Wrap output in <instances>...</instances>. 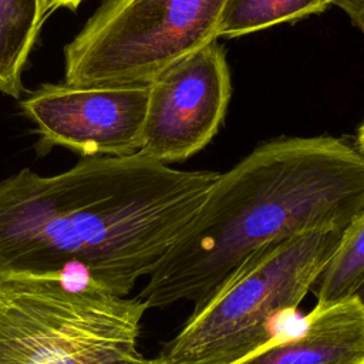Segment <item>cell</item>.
Instances as JSON below:
<instances>
[{"mask_svg":"<svg viewBox=\"0 0 364 364\" xmlns=\"http://www.w3.org/2000/svg\"><path fill=\"white\" fill-rule=\"evenodd\" d=\"M141 152L87 156L0 181V276H61L127 297L189 225L218 178Z\"/></svg>","mask_w":364,"mask_h":364,"instance_id":"obj_1","label":"cell"},{"mask_svg":"<svg viewBox=\"0 0 364 364\" xmlns=\"http://www.w3.org/2000/svg\"><path fill=\"white\" fill-rule=\"evenodd\" d=\"M364 212V154L343 138H279L219 173L198 212L148 276V309L202 307L257 250Z\"/></svg>","mask_w":364,"mask_h":364,"instance_id":"obj_2","label":"cell"},{"mask_svg":"<svg viewBox=\"0 0 364 364\" xmlns=\"http://www.w3.org/2000/svg\"><path fill=\"white\" fill-rule=\"evenodd\" d=\"M343 230L320 229L253 253L159 355L169 364H235L274 340L334 255Z\"/></svg>","mask_w":364,"mask_h":364,"instance_id":"obj_3","label":"cell"},{"mask_svg":"<svg viewBox=\"0 0 364 364\" xmlns=\"http://www.w3.org/2000/svg\"><path fill=\"white\" fill-rule=\"evenodd\" d=\"M146 309L61 276H0V364H135Z\"/></svg>","mask_w":364,"mask_h":364,"instance_id":"obj_4","label":"cell"},{"mask_svg":"<svg viewBox=\"0 0 364 364\" xmlns=\"http://www.w3.org/2000/svg\"><path fill=\"white\" fill-rule=\"evenodd\" d=\"M226 0H105L64 48L74 85L149 84L216 41Z\"/></svg>","mask_w":364,"mask_h":364,"instance_id":"obj_5","label":"cell"},{"mask_svg":"<svg viewBox=\"0 0 364 364\" xmlns=\"http://www.w3.org/2000/svg\"><path fill=\"white\" fill-rule=\"evenodd\" d=\"M149 84H44L20 102L44 149L68 148L87 156L141 151Z\"/></svg>","mask_w":364,"mask_h":364,"instance_id":"obj_6","label":"cell"},{"mask_svg":"<svg viewBox=\"0 0 364 364\" xmlns=\"http://www.w3.org/2000/svg\"><path fill=\"white\" fill-rule=\"evenodd\" d=\"M232 94L230 73L218 41L178 61L152 82L141 154L181 162L216 135Z\"/></svg>","mask_w":364,"mask_h":364,"instance_id":"obj_7","label":"cell"},{"mask_svg":"<svg viewBox=\"0 0 364 364\" xmlns=\"http://www.w3.org/2000/svg\"><path fill=\"white\" fill-rule=\"evenodd\" d=\"M235 364H364V306L351 296L314 307L299 334L277 336Z\"/></svg>","mask_w":364,"mask_h":364,"instance_id":"obj_8","label":"cell"},{"mask_svg":"<svg viewBox=\"0 0 364 364\" xmlns=\"http://www.w3.org/2000/svg\"><path fill=\"white\" fill-rule=\"evenodd\" d=\"M47 14L44 0H0V92L24 91L21 75Z\"/></svg>","mask_w":364,"mask_h":364,"instance_id":"obj_9","label":"cell"},{"mask_svg":"<svg viewBox=\"0 0 364 364\" xmlns=\"http://www.w3.org/2000/svg\"><path fill=\"white\" fill-rule=\"evenodd\" d=\"M336 0H226L219 37L235 38L327 10Z\"/></svg>","mask_w":364,"mask_h":364,"instance_id":"obj_10","label":"cell"},{"mask_svg":"<svg viewBox=\"0 0 364 364\" xmlns=\"http://www.w3.org/2000/svg\"><path fill=\"white\" fill-rule=\"evenodd\" d=\"M364 280V212L344 230L341 240L313 286L316 307L351 297Z\"/></svg>","mask_w":364,"mask_h":364,"instance_id":"obj_11","label":"cell"},{"mask_svg":"<svg viewBox=\"0 0 364 364\" xmlns=\"http://www.w3.org/2000/svg\"><path fill=\"white\" fill-rule=\"evenodd\" d=\"M334 4L340 7L348 16L351 24L364 34V0H336Z\"/></svg>","mask_w":364,"mask_h":364,"instance_id":"obj_12","label":"cell"},{"mask_svg":"<svg viewBox=\"0 0 364 364\" xmlns=\"http://www.w3.org/2000/svg\"><path fill=\"white\" fill-rule=\"evenodd\" d=\"M84 0H44L47 13H51L57 9H70L75 10Z\"/></svg>","mask_w":364,"mask_h":364,"instance_id":"obj_13","label":"cell"},{"mask_svg":"<svg viewBox=\"0 0 364 364\" xmlns=\"http://www.w3.org/2000/svg\"><path fill=\"white\" fill-rule=\"evenodd\" d=\"M355 146L364 154V124L360 127L357 132V139H355Z\"/></svg>","mask_w":364,"mask_h":364,"instance_id":"obj_14","label":"cell"},{"mask_svg":"<svg viewBox=\"0 0 364 364\" xmlns=\"http://www.w3.org/2000/svg\"><path fill=\"white\" fill-rule=\"evenodd\" d=\"M353 297L357 299L363 306H364V280L360 283V286L355 289V291L353 293Z\"/></svg>","mask_w":364,"mask_h":364,"instance_id":"obj_15","label":"cell"},{"mask_svg":"<svg viewBox=\"0 0 364 364\" xmlns=\"http://www.w3.org/2000/svg\"><path fill=\"white\" fill-rule=\"evenodd\" d=\"M135 364H169V363H166L164 358H161V357H156V358H151V360H145V358H142L141 361H138V363H135Z\"/></svg>","mask_w":364,"mask_h":364,"instance_id":"obj_16","label":"cell"}]
</instances>
